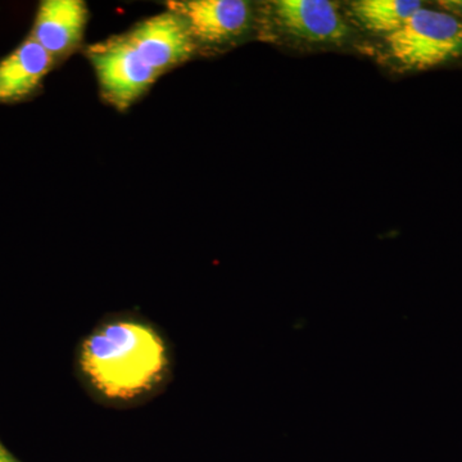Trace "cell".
<instances>
[{
	"mask_svg": "<svg viewBox=\"0 0 462 462\" xmlns=\"http://www.w3.org/2000/svg\"><path fill=\"white\" fill-rule=\"evenodd\" d=\"M81 369L100 393L129 400L153 387L165 372L166 348L144 324L120 321L91 334L81 348Z\"/></svg>",
	"mask_w": 462,
	"mask_h": 462,
	"instance_id": "obj_1",
	"label": "cell"
},
{
	"mask_svg": "<svg viewBox=\"0 0 462 462\" xmlns=\"http://www.w3.org/2000/svg\"><path fill=\"white\" fill-rule=\"evenodd\" d=\"M391 56L412 69H431L462 56V21L422 7L387 36Z\"/></svg>",
	"mask_w": 462,
	"mask_h": 462,
	"instance_id": "obj_2",
	"label": "cell"
},
{
	"mask_svg": "<svg viewBox=\"0 0 462 462\" xmlns=\"http://www.w3.org/2000/svg\"><path fill=\"white\" fill-rule=\"evenodd\" d=\"M103 96L118 109H126L156 81L158 72L123 38L93 45L88 51Z\"/></svg>",
	"mask_w": 462,
	"mask_h": 462,
	"instance_id": "obj_3",
	"label": "cell"
},
{
	"mask_svg": "<svg viewBox=\"0 0 462 462\" xmlns=\"http://www.w3.org/2000/svg\"><path fill=\"white\" fill-rule=\"evenodd\" d=\"M167 8L184 21L194 41L220 44L247 32L251 5L242 0H180Z\"/></svg>",
	"mask_w": 462,
	"mask_h": 462,
	"instance_id": "obj_4",
	"label": "cell"
},
{
	"mask_svg": "<svg viewBox=\"0 0 462 462\" xmlns=\"http://www.w3.org/2000/svg\"><path fill=\"white\" fill-rule=\"evenodd\" d=\"M126 38L158 74L189 60L194 51L189 29L171 11L143 21Z\"/></svg>",
	"mask_w": 462,
	"mask_h": 462,
	"instance_id": "obj_5",
	"label": "cell"
},
{
	"mask_svg": "<svg viewBox=\"0 0 462 462\" xmlns=\"http://www.w3.org/2000/svg\"><path fill=\"white\" fill-rule=\"evenodd\" d=\"M273 11L279 26L298 41L339 42L348 35L345 18L328 0H279Z\"/></svg>",
	"mask_w": 462,
	"mask_h": 462,
	"instance_id": "obj_6",
	"label": "cell"
},
{
	"mask_svg": "<svg viewBox=\"0 0 462 462\" xmlns=\"http://www.w3.org/2000/svg\"><path fill=\"white\" fill-rule=\"evenodd\" d=\"M87 5L80 0H45L36 14L30 38L51 57L65 56L83 38Z\"/></svg>",
	"mask_w": 462,
	"mask_h": 462,
	"instance_id": "obj_7",
	"label": "cell"
},
{
	"mask_svg": "<svg viewBox=\"0 0 462 462\" xmlns=\"http://www.w3.org/2000/svg\"><path fill=\"white\" fill-rule=\"evenodd\" d=\"M54 58L32 38L0 60V103L26 98L51 71Z\"/></svg>",
	"mask_w": 462,
	"mask_h": 462,
	"instance_id": "obj_8",
	"label": "cell"
},
{
	"mask_svg": "<svg viewBox=\"0 0 462 462\" xmlns=\"http://www.w3.org/2000/svg\"><path fill=\"white\" fill-rule=\"evenodd\" d=\"M352 17L365 29L391 35L422 8L415 0H358L351 3Z\"/></svg>",
	"mask_w": 462,
	"mask_h": 462,
	"instance_id": "obj_9",
	"label": "cell"
},
{
	"mask_svg": "<svg viewBox=\"0 0 462 462\" xmlns=\"http://www.w3.org/2000/svg\"><path fill=\"white\" fill-rule=\"evenodd\" d=\"M440 5H442L443 8L448 9L451 14H462V2L452 0V2H440Z\"/></svg>",
	"mask_w": 462,
	"mask_h": 462,
	"instance_id": "obj_10",
	"label": "cell"
},
{
	"mask_svg": "<svg viewBox=\"0 0 462 462\" xmlns=\"http://www.w3.org/2000/svg\"><path fill=\"white\" fill-rule=\"evenodd\" d=\"M0 462H21L0 443Z\"/></svg>",
	"mask_w": 462,
	"mask_h": 462,
	"instance_id": "obj_11",
	"label": "cell"
}]
</instances>
